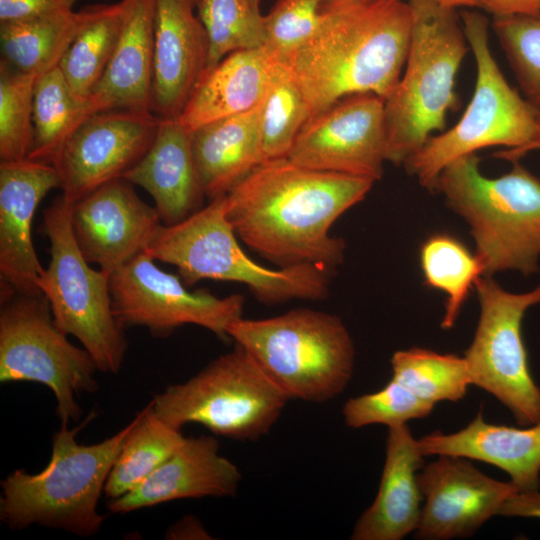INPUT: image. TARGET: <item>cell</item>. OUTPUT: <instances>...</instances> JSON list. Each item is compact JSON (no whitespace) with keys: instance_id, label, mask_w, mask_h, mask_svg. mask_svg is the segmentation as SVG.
Returning a JSON list of instances; mask_svg holds the SVG:
<instances>
[{"instance_id":"cell-1","label":"cell","mask_w":540,"mask_h":540,"mask_svg":"<svg viewBox=\"0 0 540 540\" xmlns=\"http://www.w3.org/2000/svg\"><path fill=\"white\" fill-rule=\"evenodd\" d=\"M374 183L288 157L268 159L226 194V215L237 237L279 268L316 265L335 272L346 243L330 229Z\"/></svg>"},{"instance_id":"cell-2","label":"cell","mask_w":540,"mask_h":540,"mask_svg":"<svg viewBox=\"0 0 540 540\" xmlns=\"http://www.w3.org/2000/svg\"><path fill=\"white\" fill-rule=\"evenodd\" d=\"M412 21L404 0H324L315 31L284 61L311 116L353 94L385 101L403 73Z\"/></svg>"},{"instance_id":"cell-3","label":"cell","mask_w":540,"mask_h":540,"mask_svg":"<svg viewBox=\"0 0 540 540\" xmlns=\"http://www.w3.org/2000/svg\"><path fill=\"white\" fill-rule=\"evenodd\" d=\"M490 178L476 153L450 162L433 192L468 225L484 276L516 271L530 276L540 263V178L519 161Z\"/></svg>"},{"instance_id":"cell-4","label":"cell","mask_w":540,"mask_h":540,"mask_svg":"<svg viewBox=\"0 0 540 540\" xmlns=\"http://www.w3.org/2000/svg\"><path fill=\"white\" fill-rule=\"evenodd\" d=\"M79 426L61 427L52 437V453L47 466L36 474L17 469L1 481L0 519L12 530L32 525L63 530L80 537L97 534L104 516L97 505L114 461L135 417L111 437L92 445H82Z\"/></svg>"},{"instance_id":"cell-5","label":"cell","mask_w":540,"mask_h":540,"mask_svg":"<svg viewBox=\"0 0 540 540\" xmlns=\"http://www.w3.org/2000/svg\"><path fill=\"white\" fill-rule=\"evenodd\" d=\"M412 32L399 82L384 102L386 162L403 166L456 107L455 80L469 45L456 9L408 0Z\"/></svg>"},{"instance_id":"cell-6","label":"cell","mask_w":540,"mask_h":540,"mask_svg":"<svg viewBox=\"0 0 540 540\" xmlns=\"http://www.w3.org/2000/svg\"><path fill=\"white\" fill-rule=\"evenodd\" d=\"M237 238L223 195L177 224H162L145 252L155 261L176 266L188 287L201 280L241 283L266 305L329 296L335 272L316 265L266 268L243 251Z\"/></svg>"},{"instance_id":"cell-7","label":"cell","mask_w":540,"mask_h":540,"mask_svg":"<svg viewBox=\"0 0 540 540\" xmlns=\"http://www.w3.org/2000/svg\"><path fill=\"white\" fill-rule=\"evenodd\" d=\"M228 336L242 346L289 399L323 403L340 395L354 371L355 345L340 317L295 308L235 320Z\"/></svg>"},{"instance_id":"cell-8","label":"cell","mask_w":540,"mask_h":540,"mask_svg":"<svg viewBox=\"0 0 540 540\" xmlns=\"http://www.w3.org/2000/svg\"><path fill=\"white\" fill-rule=\"evenodd\" d=\"M461 17L476 63L472 99L452 128L431 136L403 164L431 192L450 162L492 146L520 149L534 139L539 126V111L510 86L492 55L487 18L473 11H464Z\"/></svg>"},{"instance_id":"cell-9","label":"cell","mask_w":540,"mask_h":540,"mask_svg":"<svg viewBox=\"0 0 540 540\" xmlns=\"http://www.w3.org/2000/svg\"><path fill=\"white\" fill-rule=\"evenodd\" d=\"M289 400L235 343L187 381L167 386L154 397L152 407L179 430L195 423L215 435L255 441L269 433Z\"/></svg>"},{"instance_id":"cell-10","label":"cell","mask_w":540,"mask_h":540,"mask_svg":"<svg viewBox=\"0 0 540 540\" xmlns=\"http://www.w3.org/2000/svg\"><path fill=\"white\" fill-rule=\"evenodd\" d=\"M71 206L61 195L43 211L50 261L39 287L57 326L79 340L98 370L116 374L128 347L125 328L113 312L110 273L93 269L75 241Z\"/></svg>"},{"instance_id":"cell-11","label":"cell","mask_w":540,"mask_h":540,"mask_svg":"<svg viewBox=\"0 0 540 540\" xmlns=\"http://www.w3.org/2000/svg\"><path fill=\"white\" fill-rule=\"evenodd\" d=\"M0 298V382L47 386L55 395L61 424L79 420L76 397L99 388L93 358L68 341L44 294Z\"/></svg>"},{"instance_id":"cell-12","label":"cell","mask_w":540,"mask_h":540,"mask_svg":"<svg viewBox=\"0 0 540 540\" xmlns=\"http://www.w3.org/2000/svg\"><path fill=\"white\" fill-rule=\"evenodd\" d=\"M480 306L478 324L464 352L473 385L505 405L521 426L540 422V388L530 372L522 336L525 313L540 304V284L515 293L492 276L475 284Z\"/></svg>"},{"instance_id":"cell-13","label":"cell","mask_w":540,"mask_h":540,"mask_svg":"<svg viewBox=\"0 0 540 540\" xmlns=\"http://www.w3.org/2000/svg\"><path fill=\"white\" fill-rule=\"evenodd\" d=\"M143 252L110 274L113 312L124 327L140 326L167 337L186 324L203 327L222 340L242 317L244 297H217L206 289L190 291L179 276L160 269Z\"/></svg>"},{"instance_id":"cell-14","label":"cell","mask_w":540,"mask_h":540,"mask_svg":"<svg viewBox=\"0 0 540 540\" xmlns=\"http://www.w3.org/2000/svg\"><path fill=\"white\" fill-rule=\"evenodd\" d=\"M384 102L374 93L338 100L306 121L287 157L314 170L380 180L386 162Z\"/></svg>"},{"instance_id":"cell-15","label":"cell","mask_w":540,"mask_h":540,"mask_svg":"<svg viewBox=\"0 0 540 540\" xmlns=\"http://www.w3.org/2000/svg\"><path fill=\"white\" fill-rule=\"evenodd\" d=\"M160 123L151 111L111 109L89 116L65 144L55 167L73 204L123 178L146 154Z\"/></svg>"},{"instance_id":"cell-16","label":"cell","mask_w":540,"mask_h":540,"mask_svg":"<svg viewBox=\"0 0 540 540\" xmlns=\"http://www.w3.org/2000/svg\"><path fill=\"white\" fill-rule=\"evenodd\" d=\"M417 473L425 499L414 537L446 540L473 535L498 515L503 503L518 489L493 479L466 458L438 455Z\"/></svg>"},{"instance_id":"cell-17","label":"cell","mask_w":540,"mask_h":540,"mask_svg":"<svg viewBox=\"0 0 540 540\" xmlns=\"http://www.w3.org/2000/svg\"><path fill=\"white\" fill-rule=\"evenodd\" d=\"M71 224L84 258L111 274L146 251L162 221L155 206L120 178L74 202Z\"/></svg>"},{"instance_id":"cell-18","label":"cell","mask_w":540,"mask_h":540,"mask_svg":"<svg viewBox=\"0 0 540 540\" xmlns=\"http://www.w3.org/2000/svg\"><path fill=\"white\" fill-rule=\"evenodd\" d=\"M61 181L55 166L30 159L0 162L1 295H41L42 267L32 221L42 199Z\"/></svg>"},{"instance_id":"cell-19","label":"cell","mask_w":540,"mask_h":540,"mask_svg":"<svg viewBox=\"0 0 540 540\" xmlns=\"http://www.w3.org/2000/svg\"><path fill=\"white\" fill-rule=\"evenodd\" d=\"M199 0H155L151 111L178 119L209 57V39L196 14Z\"/></svg>"},{"instance_id":"cell-20","label":"cell","mask_w":540,"mask_h":540,"mask_svg":"<svg viewBox=\"0 0 540 540\" xmlns=\"http://www.w3.org/2000/svg\"><path fill=\"white\" fill-rule=\"evenodd\" d=\"M240 482L238 467L219 453L215 437H190L134 489L109 499L107 508L126 514L178 499L228 497Z\"/></svg>"},{"instance_id":"cell-21","label":"cell","mask_w":540,"mask_h":540,"mask_svg":"<svg viewBox=\"0 0 540 540\" xmlns=\"http://www.w3.org/2000/svg\"><path fill=\"white\" fill-rule=\"evenodd\" d=\"M424 457L407 424L388 427L378 492L357 520L351 539L400 540L416 530L423 498L417 473Z\"/></svg>"},{"instance_id":"cell-22","label":"cell","mask_w":540,"mask_h":540,"mask_svg":"<svg viewBox=\"0 0 540 540\" xmlns=\"http://www.w3.org/2000/svg\"><path fill=\"white\" fill-rule=\"evenodd\" d=\"M123 179L152 197L163 225L177 224L203 207L191 131L178 119H160L149 150Z\"/></svg>"},{"instance_id":"cell-23","label":"cell","mask_w":540,"mask_h":540,"mask_svg":"<svg viewBox=\"0 0 540 540\" xmlns=\"http://www.w3.org/2000/svg\"><path fill=\"white\" fill-rule=\"evenodd\" d=\"M424 456L450 455L486 462L510 476L518 491L540 488V422L522 428L485 422L482 411L463 429L418 439Z\"/></svg>"},{"instance_id":"cell-24","label":"cell","mask_w":540,"mask_h":540,"mask_svg":"<svg viewBox=\"0 0 540 540\" xmlns=\"http://www.w3.org/2000/svg\"><path fill=\"white\" fill-rule=\"evenodd\" d=\"M123 1L125 19L117 46L87 99L91 114L111 109L151 111L155 0Z\"/></svg>"},{"instance_id":"cell-25","label":"cell","mask_w":540,"mask_h":540,"mask_svg":"<svg viewBox=\"0 0 540 540\" xmlns=\"http://www.w3.org/2000/svg\"><path fill=\"white\" fill-rule=\"evenodd\" d=\"M280 61L264 46L228 54L203 74L178 120L192 131L259 106Z\"/></svg>"},{"instance_id":"cell-26","label":"cell","mask_w":540,"mask_h":540,"mask_svg":"<svg viewBox=\"0 0 540 540\" xmlns=\"http://www.w3.org/2000/svg\"><path fill=\"white\" fill-rule=\"evenodd\" d=\"M262 105L191 131L198 178L209 200L226 195L265 161L261 134Z\"/></svg>"},{"instance_id":"cell-27","label":"cell","mask_w":540,"mask_h":540,"mask_svg":"<svg viewBox=\"0 0 540 540\" xmlns=\"http://www.w3.org/2000/svg\"><path fill=\"white\" fill-rule=\"evenodd\" d=\"M83 18V10L72 9L0 23L1 60L19 71L43 75L59 66Z\"/></svg>"},{"instance_id":"cell-28","label":"cell","mask_w":540,"mask_h":540,"mask_svg":"<svg viewBox=\"0 0 540 540\" xmlns=\"http://www.w3.org/2000/svg\"><path fill=\"white\" fill-rule=\"evenodd\" d=\"M81 27L59 68L76 95L88 99L104 75L125 19V3L96 4L82 9Z\"/></svg>"},{"instance_id":"cell-29","label":"cell","mask_w":540,"mask_h":540,"mask_svg":"<svg viewBox=\"0 0 540 540\" xmlns=\"http://www.w3.org/2000/svg\"><path fill=\"white\" fill-rule=\"evenodd\" d=\"M87 99L76 95L59 67L39 76L34 90V138L28 159L55 165L65 144L91 116Z\"/></svg>"},{"instance_id":"cell-30","label":"cell","mask_w":540,"mask_h":540,"mask_svg":"<svg viewBox=\"0 0 540 540\" xmlns=\"http://www.w3.org/2000/svg\"><path fill=\"white\" fill-rule=\"evenodd\" d=\"M186 437L165 423L153 410L152 401L135 416L107 478L104 493L117 498L139 485L167 460Z\"/></svg>"},{"instance_id":"cell-31","label":"cell","mask_w":540,"mask_h":540,"mask_svg":"<svg viewBox=\"0 0 540 540\" xmlns=\"http://www.w3.org/2000/svg\"><path fill=\"white\" fill-rule=\"evenodd\" d=\"M420 266L424 283L446 296L441 327L454 326L470 291L484 275L475 253L448 233L429 236L420 247Z\"/></svg>"},{"instance_id":"cell-32","label":"cell","mask_w":540,"mask_h":540,"mask_svg":"<svg viewBox=\"0 0 540 540\" xmlns=\"http://www.w3.org/2000/svg\"><path fill=\"white\" fill-rule=\"evenodd\" d=\"M392 379L427 402H457L472 384L464 357L413 347L391 357Z\"/></svg>"},{"instance_id":"cell-33","label":"cell","mask_w":540,"mask_h":540,"mask_svg":"<svg viewBox=\"0 0 540 540\" xmlns=\"http://www.w3.org/2000/svg\"><path fill=\"white\" fill-rule=\"evenodd\" d=\"M197 14L209 39L205 72L234 51L265 43L264 16L250 0H199Z\"/></svg>"},{"instance_id":"cell-34","label":"cell","mask_w":540,"mask_h":540,"mask_svg":"<svg viewBox=\"0 0 540 540\" xmlns=\"http://www.w3.org/2000/svg\"><path fill=\"white\" fill-rule=\"evenodd\" d=\"M311 111L285 62L280 61L264 99L261 134L265 160L287 157Z\"/></svg>"},{"instance_id":"cell-35","label":"cell","mask_w":540,"mask_h":540,"mask_svg":"<svg viewBox=\"0 0 540 540\" xmlns=\"http://www.w3.org/2000/svg\"><path fill=\"white\" fill-rule=\"evenodd\" d=\"M0 61V161L27 159L33 145V101L38 79Z\"/></svg>"},{"instance_id":"cell-36","label":"cell","mask_w":540,"mask_h":540,"mask_svg":"<svg viewBox=\"0 0 540 540\" xmlns=\"http://www.w3.org/2000/svg\"><path fill=\"white\" fill-rule=\"evenodd\" d=\"M492 28L522 96L540 112V11L496 16Z\"/></svg>"},{"instance_id":"cell-37","label":"cell","mask_w":540,"mask_h":540,"mask_svg":"<svg viewBox=\"0 0 540 540\" xmlns=\"http://www.w3.org/2000/svg\"><path fill=\"white\" fill-rule=\"evenodd\" d=\"M434 406L391 379L376 392L349 398L343 405L342 415L345 424L354 429L374 424L390 427L425 418Z\"/></svg>"},{"instance_id":"cell-38","label":"cell","mask_w":540,"mask_h":540,"mask_svg":"<svg viewBox=\"0 0 540 540\" xmlns=\"http://www.w3.org/2000/svg\"><path fill=\"white\" fill-rule=\"evenodd\" d=\"M324 0H277L263 17L265 49L285 61L315 31Z\"/></svg>"},{"instance_id":"cell-39","label":"cell","mask_w":540,"mask_h":540,"mask_svg":"<svg viewBox=\"0 0 540 540\" xmlns=\"http://www.w3.org/2000/svg\"><path fill=\"white\" fill-rule=\"evenodd\" d=\"M76 0H0V23L72 10Z\"/></svg>"},{"instance_id":"cell-40","label":"cell","mask_w":540,"mask_h":540,"mask_svg":"<svg viewBox=\"0 0 540 540\" xmlns=\"http://www.w3.org/2000/svg\"><path fill=\"white\" fill-rule=\"evenodd\" d=\"M498 515L540 519V493L538 490L515 492L503 503Z\"/></svg>"},{"instance_id":"cell-41","label":"cell","mask_w":540,"mask_h":540,"mask_svg":"<svg viewBox=\"0 0 540 540\" xmlns=\"http://www.w3.org/2000/svg\"><path fill=\"white\" fill-rule=\"evenodd\" d=\"M478 7L496 16L530 14L540 11V0H478Z\"/></svg>"},{"instance_id":"cell-42","label":"cell","mask_w":540,"mask_h":540,"mask_svg":"<svg viewBox=\"0 0 540 540\" xmlns=\"http://www.w3.org/2000/svg\"><path fill=\"white\" fill-rule=\"evenodd\" d=\"M168 539H211L201 522L189 515L176 522L166 533Z\"/></svg>"},{"instance_id":"cell-43","label":"cell","mask_w":540,"mask_h":540,"mask_svg":"<svg viewBox=\"0 0 540 540\" xmlns=\"http://www.w3.org/2000/svg\"><path fill=\"white\" fill-rule=\"evenodd\" d=\"M540 150V112H539V126L536 136L526 146L517 150H499L494 153V156L509 162L520 161V159L531 151Z\"/></svg>"},{"instance_id":"cell-44","label":"cell","mask_w":540,"mask_h":540,"mask_svg":"<svg viewBox=\"0 0 540 540\" xmlns=\"http://www.w3.org/2000/svg\"><path fill=\"white\" fill-rule=\"evenodd\" d=\"M438 3L456 9L458 7H478V0H435Z\"/></svg>"},{"instance_id":"cell-45","label":"cell","mask_w":540,"mask_h":540,"mask_svg":"<svg viewBox=\"0 0 540 540\" xmlns=\"http://www.w3.org/2000/svg\"><path fill=\"white\" fill-rule=\"evenodd\" d=\"M250 1L252 2V4H253L256 8L260 9V7H259V6H260V0H250Z\"/></svg>"}]
</instances>
